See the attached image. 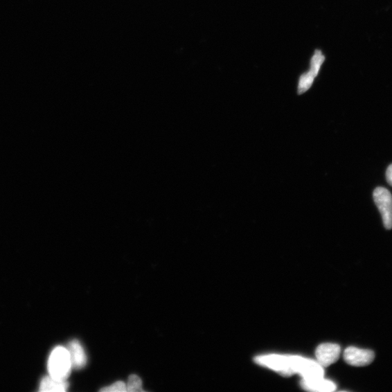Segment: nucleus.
<instances>
[{
  "mask_svg": "<svg viewBox=\"0 0 392 392\" xmlns=\"http://www.w3.org/2000/svg\"><path fill=\"white\" fill-rule=\"evenodd\" d=\"M48 368L50 375L53 378L66 380L72 368L68 349L64 346H57L50 355Z\"/></svg>",
  "mask_w": 392,
  "mask_h": 392,
  "instance_id": "obj_1",
  "label": "nucleus"
},
{
  "mask_svg": "<svg viewBox=\"0 0 392 392\" xmlns=\"http://www.w3.org/2000/svg\"><path fill=\"white\" fill-rule=\"evenodd\" d=\"M296 357L294 355H268L256 357V364L274 370L283 376L296 374Z\"/></svg>",
  "mask_w": 392,
  "mask_h": 392,
  "instance_id": "obj_2",
  "label": "nucleus"
},
{
  "mask_svg": "<svg viewBox=\"0 0 392 392\" xmlns=\"http://www.w3.org/2000/svg\"><path fill=\"white\" fill-rule=\"evenodd\" d=\"M374 202L380 211L384 227L392 229V195L386 188L379 187L373 192Z\"/></svg>",
  "mask_w": 392,
  "mask_h": 392,
  "instance_id": "obj_3",
  "label": "nucleus"
},
{
  "mask_svg": "<svg viewBox=\"0 0 392 392\" xmlns=\"http://www.w3.org/2000/svg\"><path fill=\"white\" fill-rule=\"evenodd\" d=\"M325 56L319 50L314 52L310 62V69L301 75L298 87V93L301 95L308 91L311 87L314 79L318 76L321 68L324 63Z\"/></svg>",
  "mask_w": 392,
  "mask_h": 392,
  "instance_id": "obj_4",
  "label": "nucleus"
},
{
  "mask_svg": "<svg viewBox=\"0 0 392 392\" xmlns=\"http://www.w3.org/2000/svg\"><path fill=\"white\" fill-rule=\"evenodd\" d=\"M296 373L303 377V380L309 381L323 378L324 370L317 361L296 356Z\"/></svg>",
  "mask_w": 392,
  "mask_h": 392,
  "instance_id": "obj_5",
  "label": "nucleus"
},
{
  "mask_svg": "<svg viewBox=\"0 0 392 392\" xmlns=\"http://www.w3.org/2000/svg\"><path fill=\"white\" fill-rule=\"evenodd\" d=\"M375 353L369 350H363L350 346L344 353V359L346 364L355 366L363 367L373 363Z\"/></svg>",
  "mask_w": 392,
  "mask_h": 392,
  "instance_id": "obj_6",
  "label": "nucleus"
},
{
  "mask_svg": "<svg viewBox=\"0 0 392 392\" xmlns=\"http://www.w3.org/2000/svg\"><path fill=\"white\" fill-rule=\"evenodd\" d=\"M340 346L331 343L321 344L315 352L317 362L323 368L336 363L340 357Z\"/></svg>",
  "mask_w": 392,
  "mask_h": 392,
  "instance_id": "obj_7",
  "label": "nucleus"
},
{
  "mask_svg": "<svg viewBox=\"0 0 392 392\" xmlns=\"http://www.w3.org/2000/svg\"><path fill=\"white\" fill-rule=\"evenodd\" d=\"M71 361L72 368L80 369L87 364V355L83 346L78 340H73L67 348Z\"/></svg>",
  "mask_w": 392,
  "mask_h": 392,
  "instance_id": "obj_8",
  "label": "nucleus"
},
{
  "mask_svg": "<svg viewBox=\"0 0 392 392\" xmlns=\"http://www.w3.org/2000/svg\"><path fill=\"white\" fill-rule=\"evenodd\" d=\"M301 386L307 391H334L337 389L335 383L331 381L326 380L323 378L317 379L314 380L301 381Z\"/></svg>",
  "mask_w": 392,
  "mask_h": 392,
  "instance_id": "obj_9",
  "label": "nucleus"
},
{
  "mask_svg": "<svg viewBox=\"0 0 392 392\" xmlns=\"http://www.w3.org/2000/svg\"><path fill=\"white\" fill-rule=\"evenodd\" d=\"M69 388V384L66 380H60L53 377L45 376L40 382L39 391H57L64 392Z\"/></svg>",
  "mask_w": 392,
  "mask_h": 392,
  "instance_id": "obj_10",
  "label": "nucleus"
},
{
  "mask_svg": "<svg viewBox=\"0 0 392 392\" xmlns=\"http://www.w3.org/2000/svg\"><path fill=\"white\" fill-rule=\"evenodd\" d=\"M142 381L137 375H131L127 385V391H143Z\"/></svg>",
  "mask_w": 392,
  "mask_h": 392,
  "instance_id": "obj_11",
  "label": "nucleus"
},
{
  "mask_svg": "<svg viewBox=\"0 0 392 392\" xmlns=\"http://www.w3.org/2000/svg\"><path fill=\"white\" fill-rule=\"evenodd\" d=\"M100 391L105 392H125L127 391V385L123 382H117L111 386L103 388Z\"/></svg>",
  "mask_w": 392,
  "mask_h": 392,
  "instance_id": "obj_12",
  "label": "nucleus"
},
{
  "mask_svg": "<svg viewBox=\"0 0 392 392\" xmlns=\"http://www.w3.org/2000/svg\"><path fill=\"white\" fill-rule=\"evenodd\" d=\"M388 184L392 186V164L389 166L386 173Z\"/></svg>",
  "mask_w": 392,
  "mask_h": 392,
  "instance_id": "obj_13",
  "label": "nucleus"
}]
</instances>
